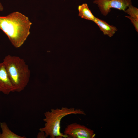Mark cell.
I'll return each mask as SVG.
<instances>
[{
	"label": "cell",
	"instance_id": "6da1fadb",
	"mask_svg": "<svg viewBox=\"0 0 138 138\" xmlns=\"http://www.w3.org/2000/svg\"><path fill=\"white\" fill-rule=\"evenodd\" d=\"M32 24L28 17L18 12L0 16V29L17 48L21 47L27 39Z\"/></svg>",
	"mask_w": 138,
	"mask_h": 138
},
{
	"label": "cell",
	"instance_id": "7a4b0ae2",
	"mask_svg": "<svg viewBox=\"0 0 138 138\" xmlns=\"http://www.w3.org/2000/svg\"><path fill=\"white\" fill-rule=\"evenodd\" d=\"M3 63L15 91L23 90L29 80L30 72L28 65L23 59L9 55L6 56Z\"/></svg>",
	"mask_w": 138,
	"mask_h": 138
},
{
	"label": "cell",
	"instance_id": "3957f363",
	"mask_svg": "<svg viewBox=\"0 0 138 138\" xmlns=\"http://www.w3.org/2000/svg\"><path fill=\"white\" fill-rule=\"evenodd\" d=\"M44 114L45 118L43 121L45 122L44 126L40 128L39 130L44 132L47 137L49 136L50 138H69L68 135L60 132V123L62 118L71 114H85L80 109L66 107L52 109L50 111H46Z\"/></svg>",
	"mask_w": 138,
	"mask_h": 138
},
{
	"label": "cell",
	"instance_id": "277c9868",
	"mask_svg": "<svg viewBox=\"0 0 138 138\" xmlns=\"http://www.w3.org/2000/svg\"><path fill=\"white\" fill-rule=\"evenodd\" d=\"M93 3L97 4L101 14L105 16L110 12L112 8L124 12L132 4L131 0H95Z\"/></svg>",
	"mask_w": 138,
	"mask_h": 138
},
{
	"label": "cell",
	"instance_id": "5b68a950",
	"mask_svg": "<svg viewBox=\"0 0 138 138\" xmlns=\"http://www.w3.org/2000/svg\"><path fill=\"white\" fill-rule=\"evenodd\" d=\"M64 133L69 138H93L95 136L93 130L76 123L67 125Z\"/></svg>",
	"mask_w": 138,
	"mask_h": 138
},
{
	"label": "cell",
	"instance_id": "8992f818",
	"mask_svg": "<svg viewBox=\"0 0 138 138\" xmlns=\"http://www.w3.org/2000/svg\"><path fill=\"white\" fill-rule=\"evenodd\" d=\"M15 91L3 62L0 63V93L8 95Z\"/></svg>",
	"mask_w": 138,
	"mask_h": 138
},
{
	"label": "cell",
	"instance_id": "52a82bcc",
	"mask_svg": "<svg viewBox=\"0 0 138 138\" xmlns=\"http://www.w3.org/2000/svg\"><path fill=\"white\" fill-rule=\"evenodd\" d=\"M93 21L98 26L100 30L104 34L110 37L112 36L118 30L115 26L110 25L105 21L96 17H95Z\"/></svg>",
	"mask_w": 138,
	"mask_h": 138
},
{
	"label": "cell",
	"instance_id": "ba28073f",
	"mask_svg": "<svg viewBox=\"0 0 138 138\" xmlns=\"http://www.w3.org/2000/svg\"><path fill=\"white\" fill-rule=\"evenodd\" d=\"M2 132L0 133V138H25V136L19 135L12 131L5 122L0 123Z\"/></svg>",
	"mask_w": 138,
	"mask_h": 138
},
{
	"label": "cell",
	"instance_id": "9c48e42d",
	"mask_svg": "<svg viewBox=\"0 0 138 138\" xmlns=\"http://www.w3.org/2000/svg\"><path fill=\"white\" fill-rule=\"evenodd\" d=\"M78 16L81 18L87 20H94L95 17L91 13L86 3H84L78 6Z\"/></svg>",
	"mask_w": 138,
	"mask_h": 138
},
{
	"label": "cell",
	"instance_id": "30bf717a",
	"mask_svg": "<svg viewBox=\"0 0 138 138\" xmlns=\"http://www.w3.org/2000/svg\"><path fill=\"white\" fill-rule=\"evenodd\" d=\"M124 11L129 14V16L138 20V9L132 4L130 5Z\"/></svg>",
	"mask_w": 138,
	"mask_h": 138
},
{
	"label": "cell",
	"instance_id": "8fae6325",
	"mask_svg": "<svg viewBox=\"0 0 138 138\" xmlns=\"http://www.w3.org/2000/svg\"><path fill=\"white\" fill-rule=\"evenodd\" d=\"M125 17L129 19L134 26L136 31L138 32V20L134 18L129 16H126Z\"/></svg>",
	"mask_w": 138,
	"mask_h": 138
},
{
	"label": "cell",
	"instance_id": "7c38bea8",
	"mask_svg": "<svg viewBox=\"0 0 138 138\" xmlns=\"http://www.w3.org/2000/svg\"><path fill=\"white\" fill-rule=\"evenodd\" d=\"M37 138H46L47 137L44 132L40 131L37 136Z\"/></svg>",
	"mask_w": 138,
	"mask_h": 138
},
{
	"label": "cell",
	"instance_id": "4fadbf2b",
	"mask_svg": "<svg viewBox=\"0 0 138 138\" xmlns=\"http://www.w3.org/2000/svg\"><path fill=\"white\" fill-rule=\"evenodd\" d=\"M3 10L4 7L0 1V11H2Z\"/></svg>",
	"mask_w": 138,
	"mask_h": 138
}]
</instances>
